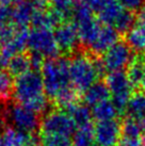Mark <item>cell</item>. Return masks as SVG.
<instances>
[{
    "instance_id": "obj_3",
    "label": "cell",
    "mask_w": 145,
    "mask_h": 146,
    "mask_svg": "<svg viewBox=\"0 0 145 146\" xmlns=\"http://www.w3.org/2000/svg\"><path fill=\"white\" fill-rule=\"evenodd\" d=\"M105 73L100 61H94L85 54H77L69 61V77L72 86L84 93Z\"/></svg>"
},
{
    "instance_id": "obj_4",
    "label": "cell",
    "mask_w": 145,
    "mask_h": 146,
    "mask_svg": "<svg viewBox=\"0 0 145 146\" xmlns=\"http://www.w3.org/2000/svg\"><path fill=\"white\" fill-rule=\"evenodd\" d=\"M93 13L92 10L80 1L75 4L72 12V24L77 29L79 41L89 48L96 40L102 26Z\"/></svg>"
},
{
    "instance_id": "obj_28",
    "label": "cell",
    "mask_w": 145,
    "mask_h": 146,
    "mask_svg": "<svg viewBox=\"0 0 145 146\" xmlns=\"http://www.w3.org/2000/svg\"><path fill=\"white\" fill-rule=\"evenodd\" d=\"M14 81L8 70L0 68V100H5L13 93Z\"/></svg>"
},
{
    "instance_id": "obj_13",
    "label": "cell",
    "mask_w": 145,
    "mask_h": 146,
    "mask_svg": "<svg viewBox=\"0 0 145 146\" xmlns=\"http://www.w3.org/2000/svg\"><path fill=\"white\" fill-rule=\"evenodd\" d=\"M55 38L60 51L72 52L79 44V36L76 27L71 23H62L56 28Z\"/></svg>"
},
{
    "instance_id": "obj_12",
    "label": "cell",
    "mask_w": 145,
    "mask_h": 146,
    "mask_svg": "<svg viewBox=\"0 0 145 146\" xmlns=\"http://www.w3.org/2000/svg\"><path fill=\"white\" fill-rule=\"evenodd\" d=\"M41 138L35 133H27L13 127H7L0 132V146H40Z\"/></svg>"
},
{
    "instance_id": "obj_22",
    "label": "cell",
    "mask_w": 145,
    "mask_h": 146,
    "mask_svg": "<svg viewBox=\"0 0 145 146\" xmlns=\"http://www.w3.org/2000/svg\"><path fill=\"white\" fill-rule=\"evenodd\" d=\"M129 117L143 122L145 118V92H138L132 94L126 110Z\"/></svg>"
},
{
    "instance_id": "obj_11",
    "label": "cell",
    "mask_w": 145,
    "mask_h": 146,
    "mask_svg": "<svg viewBox=\"0 0 145 146\" xmlns=\"http://www.w3.org/2000/svg\"><path fill=\"white\" fill-rule=\"evenodd\" d=\"M122 135V125L116 119L97 122L94 126V139L97 146H117Z\"/></svg>"
},
{
    "instance_id": "obj_7",
    "label": "cell",
    "mask_w": 145,
    "mask_h": 146,
    "mask_svg": "<svg viewBox=\"0 0 145 146\" xmlns=\"http://www.w3.org/2000/svg\"><path fill=\"white\" fill-rule=\"evenodd\" d=\"M42 134H59L72 138L77 127L67 112L64 110H53L45 115L41 121Z\"/></svg>"
},
{
    "instance_id": "obj_24",
    "label": "cell",
    "mask_w": 145,
    "mask_h": 146,
    "mask_svg": "<svg viewBox=\"0 0 145 146\" xmlns=\"http://www.w3.org/2000/svg\"><path fill=\"white\" fill-rule=\"evenodd\" d=\"M8 72L12 76L18 77L26 74L27 72L31 70V61L30 56H27L25 53H19L11 59V61L8 64Z\"/></svg>"
},
{
    "instance_id": "obj_9",
    "label": "cell",
    "mask_w": 145,
    "mask_h": 146,
    "mask_svg": "<svg viewBox=\"0 0 145 146\" xmlns=\"http://www.w3.org/2000/svg\"><path fill=\"white\" fill-rule=\"evenodd\" d=\"M8 118L13 125V128L27 133H34L41 126L37 114L19 104L9 108Z\"/></svg>"
},
{
    "instance_id": "obj_31",
    "label": "cell",
    "mask_w": 145,
    "mask_h": 146,
    "mask_svg": "<svg viewBox=\"0 0 145 146\" xmlns=\"http://www.w3.org/2000/svg\"><path fill=\"white\" fill-rule=\"evenodd\" d=\"M11 16V10L3 0H0V27L4 24H8V19Z\"/></svg>"
},
{
    "instance_id": "obj_36",
    "label": "cell",
    "mask_w": 145,
    "mask_h": 146,
    "mask_svg": "<svg viewBox=\"0 0 145 146\" xmlns=\"http://www.w3.org/2000/svg\"><path fill=\"white\" fill-rule=\"evenodd\" d=\"M140 142H141L142 146H145V131H143V133L140 137Z\"/></svg>"
},
{
    "instance_id": "obj_17",
    "label": "cell",
    "mask_w": 145,
    "mask_h": 146,
    "mask_svg": "<svg viewBox=\"0 0 145 146\" xmlns=\"http://www.w3.org/2000/svg\"><path fill=\"white\" fill-rule=\"evenodd\" d=\"M61 17L57 14L55 11H46L44 9H36L35 13L33 15L31 25L33 28L36 29H47L51 30L55 27H58L60 24H62Z\"/></svg>"
},
{
    "instance_id": "obj_20",
    "label": "cell",
    "mask_w": 145,
    "mask_h": 146,
    "mask_svg": "<svg viewBox=\"0 0 145 146\" xmlns=\"http://www.w3.org/2000/svg\"><path fill=\"white\" fill-rule=\"evenodd\" d=\"M126 44L133 51L145 54V28L139 25L132 27L126 33Z\"/></svg>"
},
{
    "instance_id": "obj_27",
    "label": "cell",
    "mask_w": 145,
    "mask_h": 146,
    "mask_svg": "<svg viewBox=\"0 0 145 146\" xmlns=\"http://www.w3.org/2000/svg\"><path fill=\"white\" fill-rule=\"evenodd\" d=\"M53 11L61 17V19L64 21L67 17H72V9L77 3L76 0H50Z\"/></svg>"
},
{
    "instance_id": "obj_6",
    "label": "cell",
    "mask_w": 145,
    "mask_h": 146,
    "mask_svg": "<svg viewBox=\"0 0 145 146\" xmlns=\"http://www.w3.org/2000/svg\"><path fill=\"white\" fill-rule=\"evenodd\" d=\"M106 84L110 91L111 100L117 109V112L120 114L124 113L133 94V85L129 81L127 75L124 72L109 74L106 79Z\"/></svg>"
},
{
    "instance_id": "obj_1",
    "label": "cell",
    "mask_w": 145,
    "mask_h": 146,
    "mask_svg": "<svg viewBox=\"0 0 145 146\" xmlns=\"http://www.w3.org/2000/svg\"><path fill=\"white\" fill-rule=\"evenodd\" d=\"M13 95L19 105L36 114L44 112L48 105L43 78L40 72L35 69H31L16 77L13 86Z\"/></svg>"
},
{
    "instance_id": "obj_14",
    "label": "cell",
    "mask_w": 145,
    "mask_h": 146,
    "mask_svg": "<svg viewBox=\"0 0 145 146\" xmlns=\"http://www.w3.org/2000/svg\"><path fill=\"white\" fill-rule=\"evenodd\" d=\"M120 32L111 26L102 25L96 40L94 41L90 49L94 54H104L106 51L118 43Z\"/></svg>"
},
{
    "instance_id": "obj_26",
    "label": "cell",
    "mask_w": 145,
    "mask_h": 146,
    "mask_svg": "<svg viewBox=\"0 0 145 146\" xmlns=\"http://www.w3.org/2000/svg\"><path fill=\"white\" fill-rule=\"evenodd\" d=\"M142 133H143V124L138 119L128 117L122 124V135L124 138L139 139Z\"/></svg>"
},
{
    "instance_id": "obj_35",
    "label": "cell",
    "mask_w": 145,
    "mask_h": 146,
    "mask_svg": "<svg viewBox=\"0 0 145 146\" xmlns=\"http://www.w3.org/2000/svg\"><path fill=\"white\" fill-rule=\"evenodd\" d=\"M27 1L31 2L33 5H35L36 8H40V9H43L49 2V0H27Z\"/></svg>"
},
{
    "instance_id": "obj_8",
    "label": "cell",
    "mask_w": 145,
    "mask_h": 146,
    "mask_svg": "<svg viewBox=\"0 0 145 146\" xmlns=\"http://www.w3.org/2000/svg\"><path fill=\"white\" fill-rule=\"evenodd\" d=\"M132 61L131 49L124 42H118L113 47L106 51L100 60L105 72L116 73L123 72L125 67H128L130 62Z\"/></svg>"
},
{
    "instance_id": "obj_34",
    "label": "cell",
    "mask_w": 145,
    "mask_h": 146,
    "mask_svg": "<svg viewBox=\"0 0 145 146\" xmlns=\"http://www.w3.org/2000/svg\"><path fill=\"white\" fill-rule=\"evenodd\" d=\"M137 19H138V24H139V26H141V27L145 28V3L142 5L141 8L139 9Z\"/></svg>"
},
{
    "instance_id": "obj_21",
    "label": "cell",
    "mask_w": 145,
    "mask_h": 146,
    "mask_svg": "<svg viewBox=\"0 0 145 146\" xmlns=\"http://www.w3.org/2000/svg\"><path fill=\"white\" fill-rule=\"evenodd\" d=\"M127 77L133 86L141 85V82L145 76V54L132 59L127 67Z\"/></svg>"
},
{
    "instance_id": "obj_10",
    "label": "cell",
    "mask_w": 145,
    "mask_h": 146,
    "mask_svg": "<svg viewBox=\"0 0 145 146\" xmlns=\"http://www.w3.org/2000/svg\"><path fill=\"white\" fill-rule=\"evenodd\" d=\"M29 31L27 28L16 27L15 33L8 42L0 45V67L1 69L8 67L9 62L13 57L23 53L27 48Z\"/></svg>"
},
{
    "instance_id": "obj_33",
    "label": "cell",
    "mask_w": 145,
    "mask_h": 146,
    "mask_svg": "<svg viewBox=\"0 0 145 146\" xmlns=\"http://www.w3.org/2000/svg\"><path fill=\"white\" fill-rule=\"evenodd\" d=\"M117 146H142L140 139H133V138H123L120 140Z\"/></svg>"
},
{
    "instance_id": "obj_32",
    "label": "cell",
    "mask_w": 145,
    "mask_h": 146,
    "mask_svg": "<svg viewBox=\"0 0 145 146\" xmlns=\"http://www.w3.org/2000/svg\"><path fill=\"white\" fill-rule=\"evenodd\" d=\"M80 2L85 4L90 10H92L93 12L97 13L99 11V9L102 7L105 0H80Z\"/></svg>"
},
{
    "instance_id": "obj_5",
    "label": "cell",
    "mask_w": 145,
    "mask_h": 146,
    "mask_svg": "<svg viewBox=\"0 0 145 146\" xmlns=\"http://www.w3.org/2000/svg\"><path fill=\"white\" fill-rule=\"evenodd\" d=\"M27 48L33 54H37L46 60L59 57L60 49L55 38V33L47 29H36L29 31Z\"/></svg>"
},
{
    "instance_id": "obj_19",
    "label": "cell",
    "mask_w": 145,
    "mask_h": 146,
    "mask_svg": "<svg viewBox=\"0 0 145 146\" xmlns=\"http://www.w3.org/2000/svg\"><path fill=\"white\" fill-rule=\"evenodd\" d=\"M65 112L71 115L72 121L76 125L77 129L79 128H88V127H93V115L92 111L89 109V106L81 105V104H76L69 109H67Z\"/></svg>"
},
{
    "instance_id": "obj_15",
    "label": "cell",
    "mask_w": 145,
    "mask_h": 146,
    "mask_svg": "<svg viewBox=\"0 0 145 146\" xmlns=\"http://www.w3.org/2000/svg\"><path fill=\"white\" fill-rule=\"evenodd\" d=\"M36 9L37 8L35 5H33L27 0L14 5L13 10H11V16H10L12 25L18 28H27V26L32 21Z\"/></svg>"
},
{
    "instance_id": "obj_18",
    "label": "cell",
    "mask_w": 145,
    "mask_h": 146,
    "mask_svg": "<svg viewBox=\"0 0 145 146\" xmlns=\"http://www.w3.org/2000/svg\"><path fill=\"white\" fill-rule=\"evenodd\" d=\"M110 96V91L106 82H98L94 83L92 86L83 93V99L86 106H94L98 105L102 102L109 100Z\"/></svg>"
},
{
    "instance_id": "obj_29",
    "label": "cell",
    "mask_w": 145,
    "mask_h": 146,
    "mask_svg": "<svg viewBox=\"0 0 145 146\" xmlns=\"http://www.w3.org/2000/svg\"><path fill=\"white\" fill-rule=\"evenodd\" d=\"M42 146H72V138L59 135V134H42L41 135Z\"/></svg>"
},
{
    "instance_id": "obj_30",
    "label": "cell",
    "mask_w": 145,
    "mask_h": 146,
    "mask_svg": "<svg viewBox=\"0 0 145 146\" xmlns=\"http://www.w3.org/2000/svg\"><path fill=\"white\" fill-rule=\"evenodd\" d=\"M128 11H136L139 10L145 3V0H117Z\"/></svg>"
},
{
    "instance_id": "obj_16",
    "label": "cell",
    "mask_w": 145,
    "mask_h": 146,
    "mask_svg": "<svg viewBox=\"0 0 145 146\" xmlns=\"http://www.w3.org/2000/svg\"><path fill=\"white\" fill-rule=\"evenodd\" d=\"M125 8L117 0H105L102 7L97 12L98 21L101 24L113 27Z\"/></svg>"
},
{
    "instance_id": "obj_25",
    "label": "cell",
    "mask_w": 145,
    "mask_h": 146,
    "mask_svg": "<svg viewBox=\"0 0 145 146\" xmlns=\"http://www.w3.org/2000/svg\"><path fill=\"white\" fill-rule=\"evenodd\" d=\"M72 142V146H97L94 139V127L77 129Z\"/></svg>"
},
{
    "instance_id": "obj_2",
    "label": "cell",
    "mask_w": 145,
    "mask_h": 146,
    "mask_svg": "<svg viewBox=\"0 0 145 146\" xmlns=\"http://www.w3.org/2000/svg\"><path fill=\"white\" fill-rule=\"evenodd\" d=\"M45 94L48 98L56 99L62 92L72 88L69 77V60L57 58L46 60L41 68Z\"/></svg>"
},
{
    "instance_id": "obj_37",
    "label": "cell",
    "mask_w": 145,
    "mask_h": 146,
    "mask_svg": "<svg viewBox=\"0 0 145 146\" xmlns=\"http://www.w3.org/2000/svg\"><path fill=\"white\" fill-rule=\"evenodd\" d=\"M141 86H142V89L145 91V76H144V78H143V80H142V82H141Z\"/></svg>"
},
{
    "instance_id": "obj_23",
    "label": "cell",
    "mask_w": 145,
    "mask_h": 146,
    "mask_svg": "<svg viewBox=\"0 0 145 146\" xmlns=\"http://www.w3.org/2000/svg\"><path fill=\"white\" fill-rule=\"evenodd\" d=\"M92 115L93 118H95L97 122H104V121H110L115 119L117 109L115 108L112 100H106L98 105L92 107Z\"/></svg>"
},
{
    "instance_id": "obj_38",
    "label": "cell",
    "mask_w": 145,
    "mask_h": 146,
    "mask_svg": "<svg viewBox=\"0 0 145 146\" xmlns=\"http://www.w3.org/2000/svg\"><path fill=\"white\" fill-rule=\"evenodd\" d=\"M142 124H143V126H145V118L143 119V122H142Z\"/></svg>"
}]
</instances>
